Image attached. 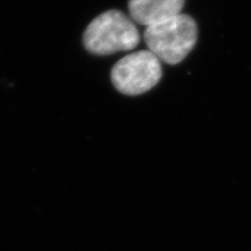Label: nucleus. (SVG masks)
<instances>
[{
  "mask_svg": "<svg viewBox=\"0 0 251 251\" xmlns=\"http://www.w3.org/2000/svg\"><path fill=\"white\" fill-rule=\"evenodd\" d=\"M83 42L91 54L107 56L134 49L140 42V33L130 17L109 9L91 21L84 31Z\"/></svg>",
  "mask_w": 251,
  "mask_h": 251,
  "instance_id": "f257e3e1",
  "label": "nucleus"
},
{
  "mask_svg": "<svg viewBox=\"0 0 251 251\" xmlns=\"http://www.w3.org/2000/svg\"><path fill=\"white\" fill-rule=\"evenodd\" d=\"M185 0H129L130 18L142 26H151L181 13Z\"/></svg>",
  "mask_w": 251,
  "mask_h": 251,
  "instance_id": "20e7f679",
  "label": "nucleus"
},
{
  "mask_svg": "<svg viewBox=\"0 0 251 251\" xmlns=\"http://www.w3.org/2000/svg\"><path fill=\"white\" fill-rule=\"evenodd\" d=\"M162 62L148 49L125 56L111 72L112 84L119 92L137 96L151 90L162 78Z\"/></svg>",
  "mask_w": 251,
  "mask_h": 251,
  "instance_id": "7ed1b4c3",
  "label": "nucleus"
},
{
  "mask_svg": "<svg viewBox=\"0 0 251 251\" xmlns=\"http://www.w3.org/2000/svg\"><path fill=\"white\" fill-rule=\"evenodd\" d=\"M197 35L196 21L184 13L146 27L143 33L149 51L171 65L184 61L192 51Z\"/></svg>",
  "mask_w": 251,
  "mask_h": 251,
  "instance_id": "f03ea898",
  "label": "nucleus"
}]
</instances>
